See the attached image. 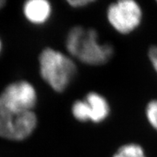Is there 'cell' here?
<instances>
[{"mask_svg":"<svg viewBox=\"0 0 157 157\" xmlns=\"http://www.w3.org/2000/svg\"><path fill=\"white\" fill-rule=\"evenodd\" d=\"M39 118L35 111L0 112V137L13 142H22L35 133Z\"/></svg>","mask_w":157,"mask_h":157,"instance_id":"cell-5","label":"cell"},{"mask_svg":"<svg viewBox=\"0 0 157 157\" xmlns=\"http://www.w3.org/2000/svg\"><path fill=\"white\" fill-rule=\"evenodd\" d=\"M145 116L150 126L157 132V99H151L147 103Z\"/></svg>","mask_w":157,"mask_h":157,"instance_id":"cell-9","label":"cell"},{"mask_svg":"<svg viewBox=\"0 0 157 157\" xmlns=\"http://www.w3.org/2000/svg\"><path fill=\"white\" fill-rule=\"evenodd\" d=\"M65 48L67 53L75 61L91 67L107 64L115 52L112 44L100 40L96 30L79 25L67 31Z\"/></svg>","mask_w":157,"mask_h":157,"instance_id":"cell-1","label":"cell"},{"mask_svg":"<svg viewBox=\"0 0 157 157\" xmlns=\"http://www.w3.org/2000/svg\"><path fill=\"white\" fill-rule=\"evenodd\" d=\"M144 18L141 6L135 0H119L110 3L106 19L114 31L122 35L133 33L140 27Z\"/></svg>","mask_w":157,"mask_h":157,"instance_id":"cell-4","label":"cell"},{"mask_svg":"<svg viewBox=\"0 0 157 157\" xmlns=\"http://www.w3.org/2000/svg\"><path fill=\"white\" fill-rule=\"evenodd\" d=\"M5 4H6V1H4V0H0V10L5 6Z\"/></svg>","mask_w":157,"mask_h":157,"instance_id":"cell-12","label":"cell"},{"mask_svg":"<svg viewBox=\"0 0 157 157\" xmlns=\"http://www.w3.org/2000/svg\"><path fill=\"white\" fill-rule=\"evenodd\" d=\"M112 157H147V155L143 146L137 143L128 142L120 145Z\"/></svg>","mask_w":157,"mask_h":157,"instance_id":"cell-8","label":"cell"},{"mask_svg":"<svg viewBox=\"0 0 157 157\" xmlns=\"http://www.w3.org/2000/svg\"><path fill=\"white\" fill-rule=\"evenodd\" d=\"M22 12L27 23L41 27L48 24L52 19L54 8L48 0H28L23 3Z\"/></svg>","mask_w":157,"mask_h":157,"instance_id":"cell-7","label":"cell"},{"mask_svg":"<svg viewBox=\"0 0 157 157\" xmlns=\"http://www.w3.org/2000/svg\"><path fill=\"white\" fill-rule=\"evenodd\" d=\"M95 2L94 0H68L67 3L73 9H83Z\"/></svg>","mask_w":157,"mask_h":157,"instance_id":"cell-10","label":"cell"},{"mask_svg":"<svg viewBox=\"0 0 157 157\" xmlns=\"http://www.w3.org/2000/svg\"><path fill=\"white\" fill-rule=\"evenodd\" d=\"M40 77L56 93H63L70 87L77 75L76 61L67 53L47 47L38 57Z\"/></svg>","mask_w":157,"mask_h":157,"instance_id":"cell-2","label":"cell"},{"mask_svg":"<svg viewBox=\"0 0 157 157\" xmlns=\"http://www.w3.org/2000/svg\"><path fill=\"white\" fill-rule=\"evenodd\" d=\"M2 42L1 38H0V55H1V53H2Z\"/></svg>","mask_w":157,"mask_h":157,"instance_id":"cell-13","label":"cell"},{"mask_svg":"<svg viewBox=\"0 0 157 157\" xmlns=\"http://www.w3.org/2000/svg\"><path fill=\"white\" fill-rule=\"evenodd\" d=\"M148 59L153 69L157 73V46L153 45L148 50Z\"/></svg>","mask_w":157,"mask_h":157,"instance_id":"cell-11","label":"cell"},{"mask_svg":"<svg viewBox=\"0 0 157 157\" xmlns=\"http://www.w3.org/2000/svg\"><path fill=\"white\" fill-rule=\"evenodd\" d=\"M81 100L86 124H103L111 116L112 108L109 101L98 91H89Z\"/></svg>","mask_w":157,"mask_h":157,"instance_id":"cell-6","label":"cell"},{"mask_svg":"<svg viewBox=\"0 0 157 157\" xmlns=\"http://www.w3.org/2000/svg\"><path fill=\"white\" fill-rule=\"evenodd\" d=\"M39 94L33 83L19 79L9 83L0 93V112H21L35 111Z\"/></svg>","mask_w":157,"mask_h":157,"instance_id":"cell-3","label":"cell"}]
</instances>
